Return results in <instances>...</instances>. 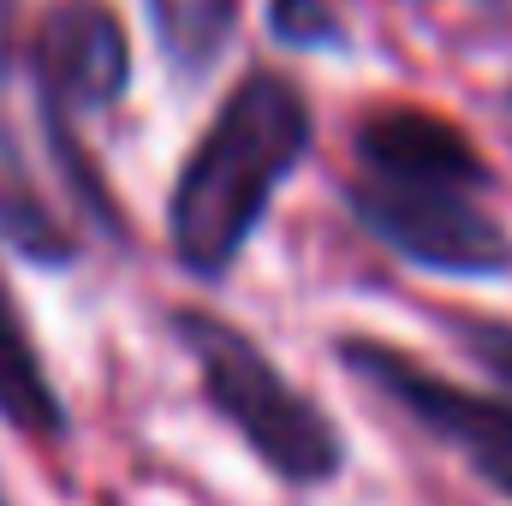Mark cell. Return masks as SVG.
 <instances>
[{
    "instance_id": "8",
    "label": "cell",
    "mask_w": 512,
    "mask_h": 506,
    "mask_svg": "<svg viewBox=\"0 0 512 506\" xmlns=\"http://www.w3.org/2000/svg\"><path fill=\"white\" fill-rule=\"evenodd\" d=\"M0 233H6L24 256H36V262H72V239H66V227L42 209V197L30 191L24 167L12 161L6 137H0Z\"/></svg>"
},
{
    "instance_id": "5",
    "label": "cell",
    "mask_w": 512,
    "mask_h": 506,
    "mask_svg": "<svg viewBox=\"0 0 512 506\" xmlns=\"http://www.w3.org/2000/svg\"><path fill=\"white\" fill-rule=\"evenodd\" d=\"M48 114H108L131 84V42L108 0H60L36 30Z\"/></svg>"
},
{
    "instance_id": "6",
    "label": "cell",
    "mask_w": 512,
    "mask_h": 506,
    "mask_svg": "<svg viewBox=\"0 0 512 506\" xmlns=\"http://www.w3.org/2000/svg\"><path fill=\"white\" fill-rule=\"evenodd\" d=\"M149 30L179 84H203L239 30V0H149Z\"/></svg>"
},
{
    "instance_id": "2",
    "label": "cell",
    "mask_w": 512,
    "mask_h": 506,
    "mask_svg": "<svg viewBox=\"0 0 512 506\" xmlns=\"http://www.w3.org/2000/svg\"><path fill=\"white\" fill-rule=\"evenodd\" d=\"M316 114L280 72H251L215 108L167 197V245L185 274L221 280L274 209V191L304 167Z\"/></svg>"
},
{
    "instance_id": "1",
    "label": "cell",
    "mask_w": 512,
    "mask_h": 506,
    "mask_svg": "<svg viewBox=\"0 0 512 506\" xmlns=\"http://www.w3.org/2000/svg\"><path fill=\"white\" fill-rule=\"evenodd\" d=\"M483 149L429 108L382 102L352 126L346 209L358 227L423 274L483 280L512 268L507 227L489 215Z\"/></svg>"
},
{
    "instance_id": "3",
    "label": "cell",
    "mask_w": 512,
    "mask_h": 506,
    "mask_svg": "<svg viewBox=\"0 0 512 506\" xmlns=\"http://www.w3.org/2000/svg\"><path fill=\"white\" fill-rule=\"evenodd\" d=\"M173 334L197 364L209 411L251 447V459L286 489H322L346 471L340 423L286 376L251 334L209 310H173Z\"/></svg>"
},
{
    "instance_id": "4",
    "label": "cell",
    "mask_w": 512,
    "mask_h": 506,
    "mask_svg": "<svg viewBox=\"0 0 512 506\" xmlns=\"http://www.w3.org/2000/svg\"><path fill=\"white\" fill-rule=\"evenodd\" d=\"M334 358L376 387L393 411H405L429 441L453 447L495 495L512 501V399L507 393H477V387H459V381L435 376L429 364H417L411 352L370 340V334H346L334 346Z\"/></svg>"
},
{
    "instance_id": "7",
    "label": "cell",
    "mask_w": 512,
    "mask_h": 506,
    "mask_svg": "<svg viewBox=\"0 0 512 506\" xmlns=\"http://www.w3.org/2000/svg\"><path fill=\"white\" fill-rule=\"evenodd\" d=\"M0 417L12 429L36 435V441H54L66 429V411H60V399L48 387V370H42L30 334H24V316H18V304L6 292V274H0Z\"/></svg>"
},
{
    "instance_id": "10",
    "label": "cell",
    "mask_w": 512,
    "mask_h": 506,
    "mask_svg": "<svg viewBox=\"0 0 512 506\" xmlns=\"http://www.w3.org/2000/svg\"><path fill=\"white\" fill-rule=\"evenodd\" d=\"M447 328H453L459 352L512 399V322H501V316H447Z\"/></svg>"
},
{
    "instance_id": "9",
    "label": "cell",
    "mask_w": 512,
    "mask_h": 506,
    "mask_svg": "<svg viewBox=\"0 0 512 506\" xmlns=\"http://www.w3.org/2000/svg\"><path fill=\"white\" fill-rule=\"evenodd\" d=\"M268 36L280 48H346V24L328 0H268Z\"/></svg>"
}]
</instances>
